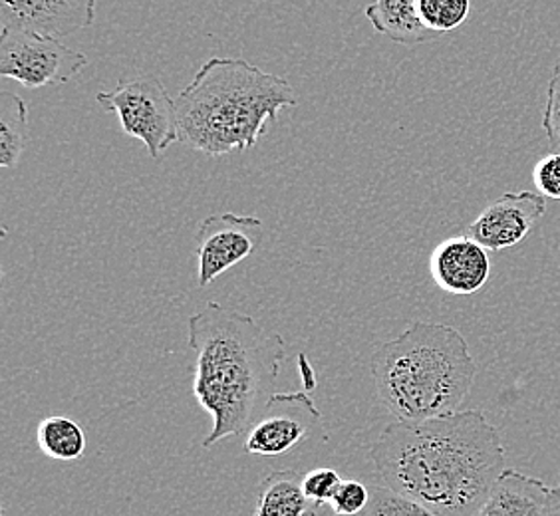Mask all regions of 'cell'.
I'll return each mask as SVG.
<instances>
[{"mask_svg":"<svg viewBox=\"0 0 560 516\" xmlns=\"http://www.w3.org/2000/svg\"><path fill=\"white\" fill-rule=\"evenodd\" d=\"M382 484L438 516H477L505 469L499 430L481 409L396 421L370 447Z\"/></svg>","mask_w":560,"mask_h":516,"instance_id":"obj_1","label":"cell"},{"mask_svg":"<svg viewBox=\"0 0 560 516\" xmlns=\"http://www.w3.org/2000/svg\"><path fill=\"white\" fill-rule=\"evenodd\" d=\"M194 394L213 418L203 447L248 433L269 399L287 357V342L253 316L209 302L189 320Z\"/></svg>","mask_w":560,"mask_h":516,"instance_id":"obj_2","label":"cell"},{"mask_svg":"<svg viewBox=\"0 0 560 516\" xmlns=\"http://www.w3.org/2000/svg\"><path fill=\"white\" fill-rule=\"evenodd\" d=\"M179 141L223 157L259 143L280 112L296 106V92L282 75L245 58H209L177 96Z\"/></svg>","mask_w":560,"mask_h":516,"instance_id":"obj_3","label":"cell"},{"mask_svg":"<svg viewBox=\"0 0 560 516\" xmlns=\"http://www.w3.org/2000/svg\"><path fill=\"white\" fill-rule=\"evenodd\" d=\"M370 374L389 415L418 423L462 409L477 377V362L457 328L418 320L398 338L376 345Z\"/></svg>","mask_w":560,"mask_h":516,"instance_id":"obj_4","label":"cell"},{"mask_svg":"<svg viewBox=\"0 0 560 516\" xmlns=\"http://www.w3.org/2000/svg\"><path fill=\"white\" fill-rule=\"evenodd\" d=\"M96 102L106 112L118 114L124 133L140 140L155 162L162 160L163 151L172 143L179 141L177 102L160 78H131L116 90L96 94Z\"/></svg>","mask_w":560,"mask_h":516,"instance_id":"obj_5","label":"cell"},{"mask_svg":"<svg viewBox=\"0 0 560 516\" xmlns=\"http://www.w3.org/2000/svg\"><path fill=\"white\" fill-rule=\"evenodd\" d=\"M88 68V58L62 44L60 38L2 28L0 34V75L22 86L46 87L66 84Z\"/></svg>","mask_w":560,"mask_h":516,"instance_id":"obj_6","label":"cell"},{"mask_svg":"<svg viewBox=\"0 0 560 516\" xmlns=\"http://www.w3.org/2000/svg\"><path fill=\"white\" fill-rule=\"evenodd\" d=\"M262 237L259 216L217 213L197 231V284L206 289L223 272L255 255Z\"/></svg>","mask_w":560,"mask_h":516,"instance_id":"obj_7","label":"cell"},{"mask_svg":"<svg viewBox=\"0 0 560 516\" xmlns=\"http://www.w3.org/2000/svg\"><path fill=\"white\" fill-rule=\"evenodd\" d=\"M320 420V411L308 391L275 394L253 423L245 452L260 457H280L296 449Z\"/></svg>","mask_w":560,"mask_h":516,"instance_id":"obj_8","label":"cell"},{"mask_svg":"<svg viewBox=\"0 0 560 516\" xmlns=\"http://www.w3.org/2000/svg\"><path fill=\"white\" fill-rule=\"evenodd\" d=\"M547 213V197L533 191L505 194L467 226V235L489 250L515 247Z\"/></svg>","mask_w":560,"mask_h":516,"instance_id":"obj_9","label":"cell"},{"mask_svg":"<svg viewBox=\"0 0 560 516\" xmlns=\"http://www.w3.org/2000/svg\"><path fill=\"white\" fill-rule=\"evenodd\" d=\"M97 0H0V26L65 38L96 21Z\"/></svg>","mask_w":560,"mask_h":516,"instance_id":"obj_10","label":"cell"},{"mask_svg":"<svg viewBox=\"0 0 560 516\" xmlns=\"http://www.w3.org/2000/svg\"><path fill=\"white\" fill-rule=\"evenodd\" d=\"M430 274L447 294H475L491 279L489 250L469 235L445 238L431 253Z\"/></svg>","mask_w":560,"mask_h":516,"instance_id":"obj_11","label":"cell"},{"mask_svg":"<svg viewBox=\"0 0 560 516\" xmlns=\"http://www.w3.org/2000/svg\"><path fill=\"white\" fill-rule=\"evenodd\" d=\"M549 484L517 469H503L477 516H542Z\"/></svg>","mask_w":560,"mask_h":516,"instance_id":"obj_12","label":"cell"},{"mask_svg":"<svg viewBox=\"0 0 560 516\" xmlns=\"http://www.w3.org/2000/svg\"><path fill=\"white\" fill-rule=\"evenodd\" d=\"M364 14L377 34L401 46H418L440 38V34L421 22L416 0H374Z\"/></svg>","mask_w":560,"mask_h":516,"instance_id":"obj_13","label":"cell"},{"mask_svg":"<svg viewBox=\"0 0 560 516\" xmlns=\"http://www.w3.org/2000/svg\"><path fill=\"white\" fill-rule=\"evenodd\" d=\"M311 506L302 491V474L279 469L267 474L259 484L253 516H308Z\"/></svg>","mask_w":560,"mask_h":516,"instance_id":"obj_14","label":"cell"},{"mask_svg":"<svg viewBox=\"0 0 560 516\" xmlns=\"http://www.w3.org/2000/svg\"><path fill=\"white\" fill-rule=\"evenodd\" d=\"M28 140V106L9 90L0 92V165L12 169L21 162Z\"/></svg>","mask_w":560,"mask_h":516,"instance_id":"obj_15","label":"cell"},{"mask_svg":"<svg viewBox=\"0 0 560 516\" xmlns=\"http://www.w3.org/2000/svg\"><path fill=\"white\" fill-rule=\"evenodd\" d=\"M36 442L40 452L52 461H78L86 453V433L65 415L44 418L36 430Z\"/></svg>","mask_w":560,"mask_h":516,"instance_id":"obj_16","label":"cell"},{"mask_svg":"<svg viewBox=\"0 0 560 516\" xmlns=\"http://www.w3.org/2000/svg\"><path fill=\"white\" fill-rule=\"evenodd\" d=\"M420 19L433 33L457 31L471 14V0H416Z\"/></svg>","mask_w":560,"mask_h":516,"instance_id":"obj_17","label":"cell"},{"mask_svg":"<svg viewBox=\"0 0 560 516\" xmlns=\"http://www.w3.org/2000/svg\"><path fill=\"white\" fill-rule=\"evenodd\" d=\"M368 516H438L428 506L421 505L410 496L401 495L386 484L370 489Z\"/></svg>","mask_w":560,"mask_h":516,"instance_id":"obj_18","label":"cell"},{"mask_svg":"<svg viewBox=\"0 0 560 516\" xmlns=\"http://www.w3.org/2000/svg\"><path fill=\"white\" fill-rule=\"evenodd\" d=\"M342 481L345 479L335 469L318 467V469L302 474V491L311 501V505L320 508V506L330 505V501Z\"/></svg>","mask_w":560,"mask_h":516,"instance_id":"obj_19","label":"cell"},{"mask_svg":"<svg viewBox=\"0 0 560 516\" xmlns=\"http://www.w3.org/2000/svg\"><path fill=\"white\" fill-rule=\"evenodd\" d=\"M370 495H372V491L368 489L366 484L360 483L355 479H348L338 486L336 495L330 501V508L338 516L360 515L370 505Z\"/></svg>","mask_w":560,"mask_h":516,"instance_id":"obj_20","label":"cell"},{"mask_svg":"<svg viewBox=\"0 0 560 516\" xmlns=\"http://www.w3.org/2000/svg\"><path fill=\"white\" fill-rule=\"evenodd\" d=\"M533 184L542 197L560 201V153L545 155L533 169Z\"/></svg>","mask_w":560,"mask_h":516,"instance_id":"obj_21","label":"cell"},{"mask_svg":"<svg viewBox=\"0 0 560 516\" xmlns=\"http://www.w3.org/2000/svg\"><path fill=\"white\" fill-rule=\"evenodd\" d=\"M542 129L550 143V150L560 153V74L552 72L549 90H547V104L542 112Z\"/></svg>","mask_w":560,"mask_h":516,"instance_id":"obj_22","label":"cell"},{"mask_svg":"<svg viewBox=\"0 0 560 516\" xmlns=\"http://www.w3.org/2000/svg\"><path fill=\"white\" fill-rule=\"evenodd\" d=\"M542 516H560V484L550 489V495L547 499Z\"/></svg>","mask_w":560,"mask_h":516,"instance_id":"obj_23","label":"cell"},{"mask_svg":"<svg viewBox=\"0 0 560 516\" xmlns=\"http://www.w3.org/2000/svg\"><path fill=\"white\" fill-rule=\"evenodd\" d=\"M552 72H559L560 74V60L557 62V64H555V70H552Z\"/></svg>","mask_w":560,"mask_h":516,"instance_id":"obj_24","label":"cell"}]
</instances>
